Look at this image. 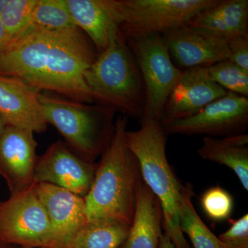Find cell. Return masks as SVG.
Listing matches in <instances>:
<instances>
[{
    "instance_id": "18",
    "label": "cell",
    "mask_w": 248,
    "mask_h": 248,
    "mask_svg": "<svg viewBox=\"0 0 248 248\" xmlns=\"http://www.w3.org/2000/svg\"><path fill=\"white\" fill-rule=\"evenodd\" d=\"M187 27L228 43L248 34V0H223L202 11Z\"/></svg>"
},
{
    "instance_id": "31",
    "label": "cell",
    "mask_w": 248,
    "mask_h": 248,
    "mask_svg": "<svg viewBox=\"0 0 248 248\" xmlns=\"http://www.w3.org/2000/svg\"><path fill=\"white\" fill-rule=\"evenodd\" d=\"M9 0H0V16L1 13L4 11V8L6 7Z\"/></svg>"
},
{
    "instance_id": "27",
    "label": "cell",
    "mask_w": 248,
    "mask_h": 248,
    "mask_svg": "<svg viewBox=\"0 0 248 248\" xmlns=\"http://www.w3.org/2000/svg\"><path fill=\"white\" fill-rule=\"evenodd\" d=\"M226 248H248V215L232 222L231 228L218 236Z\"/></svg>"
},
{
    "instance_id": "11",
    "label": "cell",
    "mask_w": 248,
    "mask_h": 248,
    "mask_svg": "<svg viewBox=\"0 0 248 248\" xmlns=\"http://www.w3.org/2000/svg\"><path fill=\"white\" fill-rule=\"evenodd\" d=\"M96 168L95 163L82 159L66 144L56 141L37 159L34 182L58 186L84 198L92 186Z\"/></svg>"
},
{
    "instance_id": "8",
    "label": "cell",
    "mask_w": 248,
    "mask_h": 248,
    "mask_svg": "<svg viewBox=\"0 0 248 248\" xmlns=\"http://www.w3.org/2000/svg\"><path fill=\"white\" fill-rule=\"evenodd\" d=\"M141 71L145 106L141 121L161 122L168 98L182 71L174 66L162 35L127 40Z\"/></svg>"
},
{
    "instance_id": "14",
    "label": "cell",
    "mask_w": 248,
    "mask_h": 248,
    "mask_svg": "<svg viewBox=\"0 0 248 248\" xmlns=\"http://www.w3.org/2000/svg\"><path fill=\"white\" fill-rule=\"evenodd\" d=\"M40 93L18 78L0 76V117L5 125L33 133L46 131L48 124L41 108Z\"/></svg>"
},
{
    "instance_id": "33",
    "label": "cell",
    "mask_w": 248,
    "mask_h": 248,
    "mask_svg": "<svg viewBox=\"0 0 248 248\" xmlns=\"http://www.w3.org/2000/svg\"><path fill=\"white\" fill-rule=\"evenodd\" d=\"M5 126H6V125H5L4 122H3L2 119H1V117H0V136H1V134H2L3 133V131H4Z\"/></svg>"
},
{
    "instance_id": "2",
    "label": "cell",
    "mask_w": 248,
    "mask_h": 248,
    "mask_svg": "<svg viewBox=\"0 0 248 248\" xmlns=\"http://www.w3.org/2000/svg\"><path fill=\"white\" fill-rule=\"evenodd\" d=\"M141 128L125 132V141L136 156L142 179L157 198L162 210V229L175 248H190L181 229L179 203L184 187L169 164L166 153L167 135L162 123L141 121Z\"/></svg>"
},
{
    "instance_id": "25",
    "label": "cell",
    "mask_w": 248,
    "mask_h": 248,
    "mask_svg": "<svg viewBox=\"0 0 248 248\" xmlns=\"http://www.w3.org/2000/svg\"><path fill=\"white\" fill-rule=\"evenodd\" d=\"M37 0H9L0 16L7 44L21 35L32 24V16Z\"/></svg>"
},
{
    "instance_id": "17",
    "label": "cell",
    "mask_w": 248,
    "mask_h": 248,
    "mask_svg": "<svg viewBox=\"0 0 248 248\" xmlns=\"http://www.w3.org/2000/svg\"><path fill=\"white\" fill-rule=\"evenodd\" d=\"M76 27L86 34L98 53L120 32L115 0H66Z\"/></svg>"
},
{
    "instance_id": "13",
    "label": "cell",
    "mask_w": 248,
    "mask_h": 248,
    "mask_svg": "<svg viewBox=\"0 0 248 248\" xmlns=\"http://www.w3.org/2000/svg\"><path fill=\"white\" fill-rule=\"evenodd\" d=\"M227 92L209 79L204 66L187 68L182 71L170 93L161 123L164 125L192 117Z\"/></svg>"
},
{
    "instance_id": "22",
    "label": "cell",
    "mask_w": 248,
    "mask_h": 248,
    "mask_svg": "<svg viewBox=\"0 0 248 248\" xmlns=\"http://www.w3.org/2000/svg\"><path fill=\"white\" fill-rule=\"evenodd\" d=\"M192 186L186 185L179 203V225L191 240L194 248H226L202 221L192 203Z\"/></svg>"
},
{
    "instance_id": "7",
    "label": "cell",
    "mask_w": 248,
    "mask_h": 248,
    "mask_svg": "<svg viewBox=\"0 0 248 248\" xmlns=\"http://www.w3.org/2000/svg\"><path fill=\"white\" fill-rule=\"evenodd\" d=\"M35 184L0 202V240L16 247L58 248Z\"/></svg>"
},
{
    "instance_id": "28",
    "label": "cell",
    "mask_w": 248,
    "mask_h": 248,
    "mask_svg": "<svg viewBox=\"0 0 248 248\" xmlns=\"http://www.w3.org/2000/svg\"><path fill=\"white\" fill-rule=\"evenodd\" d=\"M228 60L248 73V34L235 37L228 42Z\"/></svg>"
},
{
    "instance_id": "16",
    "label": "cell",
    "mask_w": 248,
    "mask_h": 248,
    "mask_svg": "<svg viewBox=\"0 0 248 248\" xmlns=\"http://www.w3.org/2000/svg\"><path fill=\"white\" fill-rule=\"evenodd\" d=\"M170 56L183 68L206 66L229 59L228 43L187 26L162 35Z\"/></svg>"
},
{
    "instance_id": "34",
    "label": "cell",
    "mask_w": 248,
    "mask_h": 248,
    "mask_svg": "<svg viewBox=\"0 0 248 248\" xmlns=\"http://www.w3.org/2000/svg\"><path fill=\"white\" fill-rule=\"evenodd\" d=\"M16 248H25L16 247Z\"/></svg>"
},
{
    "instance_id": "1",
    "label": "cell",
    "mask_w": 248,
    "mask_h": 248,
    "mask_svg": "<svg viewBox=\"0 0 248 248\" xmlns=\"http://www.w3.org/2000/svg\"><path fill=\"white\" fill-rule=\"evenodd\" d=\"M128 118L120 115L108 145L97 164L92 186L84 197L88 221H114L131 226L136 190L142 179L136 156L125 141Z\"/></svg>"
},
{
    "instance_id": "9",
    "label": "cell",
    "mask_w": 248,
    "mask_h": 248,
    "mask_svg": "<svg viewBox=\"0 0 248 248\" xmlns=\"http://www.w3.org/2000/svg\"><path fill=\"white\" fill-rule=\"evenodd\" d=\"M169 134L227 138L246 134L248 98L231 92L210 103L196 115L164 124Z\"/></svg>"
},
{
    "instance_id": "6",
    "label": "cell",
    "mask_w": 248,
    "mask_h": 248,
    "mask_svg": "<svg viewBox=\"0 0 248 248\" xmlns=\"http://www.w3.org/2000/svg\"><path fill=\"white\" fill-rule=\"evenodd\" d=\"M120 29L126 40L187 26L219 0H115Z\"/></svg>"
},
{
    "instance_id": "30",
    "label": "cell",
    "mask_w": 248,
    "mask_h": 248,
    "mask_svg": "<svg viewBox=\"0 0 248 248\" xmlns=\"http://www.w3.org/2000/svg\"><path fill=\"white\" fill-rule=\"evenodd\" d=\"M7 45V38L2 24L0 22V54L4 50L5 46Z\"/></svg>"
},
{
    "instance_id": "32",
    "label": "cell",
    "mask_w": 248,
    "mask_h": 248,
    "mask_svg": "<svg viewBox=\"0 0 248 248\" xmlns=\"http://www.w3.org/2000/svg\"><path fill=\"white\" fill-rule=\"evenodd\" d=\"M16 246H10V245L6 244L5 243L0 240V248H16Z\"/></svg>"
},
{
    "instance_id": "26",
    "label": "cell",
    "mask_w": 248,
    "mask_h": 248,
    "mask_svg": "<svg viewBox=\"0 0 248 248\" xmlns=\"http://www.w3.org/2000/svg\"><path fill=\"white\" fill-rule=\"evenodd\" d=\"M201 204L207 217L215 221L229 219L234 208V200L231 194L218 186L204 192Z\"/></svg>"
},
{
    "instance_id": "23",
    "label": "cell",
    "mask_w": 248,
    "mask_h": 248,
    "mask_svg": "<svg viewBox=\"0 0 248 248\" xmlns=\"http://www.w3.org/2000/svg\"><path fill=\"white\" fill-rule=\"evenodd\" d=\"M32 24L50 31L77 27L66 0H37Z\"/></svg>"
},
{
    "instance_id": "10",
    "label": "cell",
    "mask_w": 248,
    "mask_h": 248,
    "mask_svg": "<svg viewBox=\"0 0 248 248\" xmlns=\"http://www.w3.org/2000/svg\"><path fill=\"white\" fill-rule=\"evenodd\" d=\"M53 34V31L31 24L0 54V76L18 78L37 90Z\"/></svg>"
},
{
    "instance_id": "3",
    "label": "cell",
    "mask_w": 248,
    "mask_h": 248,
    "mask_svg": "<svg viewBox=\"0 0 248 248\" xmlns=\"http://www.w3.org/2000/svg\"><path fill=\"white\" fill-rule=\"evenodd\" d=\"M93 102L141 119L145 106V87L135 55L122 31L111 41L85 73Z\"/></svg>"
},
{
    "instance_id": "21",
    "label": "cell",
    "mask_w": 248,
    "mask_h": 248,
    "mask_svg": "<svg viewBox=\"0 0 248 248\" xmlns=\"http://www.w3.org/2000/svg\"><path fill=\"white\" fill-rule=\"evenodd\" d=\"M130 227L114 221H88L64 248H122Z\"/></svg>"
},
{
    "instance_id": "5",
    "label": "cell",
    "mask_w": 248,
    "mask_h": 248,
    "mask_svg": "<svg viewBox=\"0 0 248 248\" xmlns=\"http://www.w3.org/2000/svg\"><path fill=\"white\" fill-rule=\"evenodd\" d=\"M98 52L79 28L53 31L39 91L58 93L76 102H93L85 73Z\"/></svg>"
},
{
    "instance_id": "20",
    "label": "cell",
    "mask_w": 248,
    "mask_h": 248,
    "mask_svg": "<svg viewBox=\"0 0 248 248\" xmlns=\"http://www.w3.org/2000/svg\"><path fill=\"white\" fill-rule=\"evenodd\" d=\"M198 154L203 159L232 170L246 191L248 190V135L227 138L203 137Z\"/></svg>"
},
{
    "instance_id": "4",
    "label": "cell",
    "mask_w": 248,
    "mask_h": 248,
    "mask_svg": "<svg viewBox=\"0 0 248 248\" xmlns=\"http://www.w3.org/2000/svg\"><path fill=\"white\" fill-rule=\"evenodd\" d=\"M39 101L46 122L62 134L67 146L82 159L94 162L113 135L115 111L41 93Z\"/></svg>"
},
{
    "instance_id": "12",
    "label": "cell",
    "mask_w": 248,
    "mask_h": 248,
    "mask_svg": "<svg viewBox=\"0 0 248 248\" xmlns=\"http://www.w3.org/2000/svg\"><path fill=\"white\" fill-rule=\"evenodd\" d=\"M37 146L32 132L5 126L0 136V176L7 184L11 194L27 190L35 184Z\"/></svg>"
},
{
    "instance_id": "24",
    "label": "cell",
    "mask_w": 248,
    "mask_h": 248,
    "mask_svg": "<svg viewBox=\"0 0 248 248\" xmlns=\"http://www.w3.org/2000/svg\"><path fill=\"white\" fill-rule=\"evenodd\" d=\"M209 79L226 91L248 97V73L227 60L204 66Z\"/></svg>"
},
{
    "instance_id": "19",
    "label": "cell",
    "mask_w": 248,
    "mask_h": 248,
    "mask_svg": "<svg viewBox=\"0 0 248 248\" xmlns=\"http://www.w3.org/2000/svg\"><path fill=\"white\" fill-rule=\"evenodd\" d=\"M162 234L161 205L141 179L137 187L133 223L122 248H159Z\"/></svg>"
},
{
    "instance_id": "15",
    "label": "cell",
    "mask_w": 248,
    "mask_h": 248,
    "mask_svg": "<svg viewBox=\"0 0 248 248\" xmlns=\"http://www.w3.org/2000/svg\"><path fill=\"white\" fill-rule=\"evenodd\" d=\"M35 190L48 217L58 248H64L88 222L84 197L46 183H35Z\"/></svg>"
},
{
    "instance_id": "29",
    "label": "cell",
    "mask_w": 248,
    "mask_h": 248,
    "mask_svg": "<svg viewBox=\"0 0 248 248\" xmlns=\"http://www.w3.org/2000/svg\"><path fill=\"white\" fill-rule=\"evenodd\" d=\"M159 248H175L167 234L163 233L159 239Z\"/></svg>"
}]
</instances>
